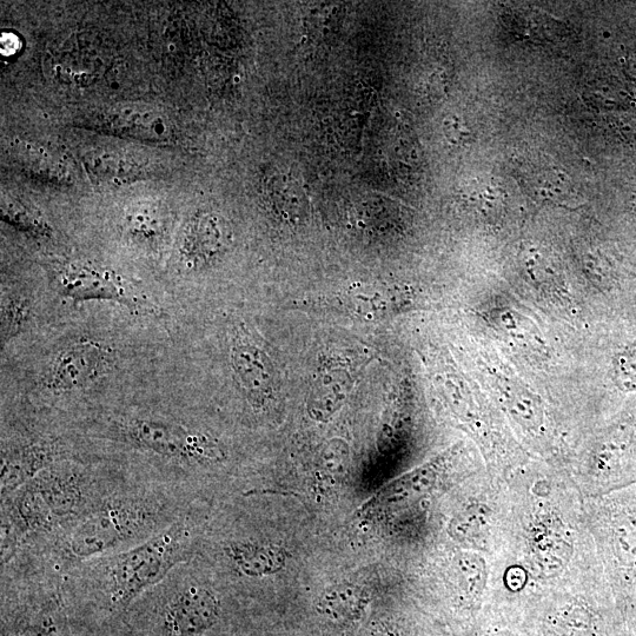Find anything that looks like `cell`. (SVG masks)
<instances>
[{
	"label": "cell",
	"mask_w": 636,
	"mask_h": 636,
	"mask_svg": "<svg viewBox=\"0 0 636 636\" xmlns=\"http://www.w3.org/2000/svg\"><path fill=\"white\" fill-rule=\"evenodd\" d=\"M196 505L202 503L131 479L82 518L22 549L2 573L62 582L86 561L155 538Z\"/></svg>",
	"instance_id": "1"
},
{
	"label": "cell",
	"mask_w": 636,
	"mask_h": 636,
	"mask_svg": "<svg viewBox=\"0 0 636 636\" xmlns=\"http://www.w3.org/2000/svg\"><path fill=\"white\" fill-rule=\"evenodd\" d=\"M92 439L136 460L124 470L131 479L202 503L205 475L229 461L225 443L182 417L134 412L106 417Z\"/></svg>",
	"instance_id": "2"
},
{
	"label": "cell",
	"mask_w": 636,
	"mask_h": 636,
	"mask_svg": "<svg viewBox=\"0 0 636 636\" xmlns=\"http://www.w3.org/2000/svg\"><path fill=\"white\" fill-rule=\"evenodd\" d=\"M204 530L203 505H196L155 538L82 563L62 580L65 605L95 607L116 618L127 614L175 568L196 558Z\"/></svg>",
	"instance_id": "3"
},
{
	"label": "cell",
	"mask_w": 636,
	"mask_h": 636,
	"mask_svg": "<svg viewBox=\"0 0 636 636\" xmlns=\"http://www.w3.org/2000/svg\"><path fill=\"white\" fill-rule=\"evenodd\" d=\"M131 477L108 463L69 459L53 463L2 499L0 565L31 543L69 525L121 488Z\"/></svg>",
	"instance_id": "4"
},
{
	"label": "cell",
	"mask_w": 636,
	"mask_h": 636,
	"mask_svg": "<svg viewBox=\"0 0 636 636\" xmlns=\"http://www.w3.org/2000/svg\"><path fill=\"white\" fill-rule=\"evenodd\" d=\"M137 602L154 614V636H207L223 612L220 594L195 559L175 568Z\"/></svg>",
	"instance_id": "5"
},
{
	"label": "cell",
	"mask_w": 636,
	"mask_h": 636,
	"mask_svg": "<svg viewBox=\"0 0 636 636\" xmlns=\"http://www.w3.org/2000/svg\"><path fill=\"white\" fill-rule=\"evenodd\" d=\"M79 459L75 443L52 434L3 435L0 496L15 493L53 463Z\"/></svg>",
	"instance_id": "6"
},
{
	"label": "cell",
	"mask_w": 636,
	"mask_h": 636,
	"mask_svg": "<svg viewBox=\"0 0 636 636\" xmlns=\"http://www.w3.org/2000/svg\"><path fill=\"white\" fill-rule=\"evenodd\" d=\"M112 351L106 344L79 341L59 351L42 379V389L51 395H65L88 388L108 371Z\"/></svg>",
	"instance_id": "7"
},
{
	"label": "cell",
	"mask_w": 636,
	"mask_h": 636,
	"mask_svg": "<svg viewBox=\"0 0 636 636\" xmlns=\"http://www.w3.org/2000/svg\"><path fill=\"white\" fill-rule=\"evenodd\" d=\"M57 286L62 296L72 301H110L134 309L145 307L136 289L109 270L69 265L59 271Z\"/></svg>",
	"instance_id": "8"
},
{
	"label": "cell",
	"mask_w": 636,
	"mask_h": 636,
	"mask_svg": "<svg viewBox=\"0 0 636 636\" xmlns=\"http://www.w3.org/2000/svg\"><path fill=\"white\" fill-rule=\"evenodd\" d=\"M528 543L534 566L545 578L561 574L574 553L572 532L554 513L542 514L535 519Z\"/></svg>",
	"instance_id": "9"
},
{
	"label": "cell",
	"mask_w": 636,
	"mask_h": 636,
	"mask_svg": "<svg viewBox=\"0 0 636 636\" xmlns=\"http://www.w3.org/2000/svg\"><path fill=\"white\" fill-rule=\"evenodd\" d=\"M217 553L231 573L247 580H261L280 572L288 559V553L275 543L251 538L221 542Z\"/></svg>",
	"instance_id": "10"
},
{
	"label": "cell",
	"mask_w": 636,
	"mask_h": 636,
	"mask_svg": "<svg viewBox=\"0 0 636 636\" xmlns=\"http://www.w3.org/2000/svg\"><path fill=\"white\" fill-rule=\"evenodd\" d=\"M231 367L238 383L253 407L261 409L274 393L273 364L249 337L238 335L230 350Z\"/></svg>",
	"instance_id": "11"
},
{
	"label": "cell",
	"mask_w": 636,
	"mask_h": 636,
	"mask_svg": "<svg viewBox=\"0 0 636 636\" xmlns=\"http://www.w3.org/2000/svg\"><path fill=\"white\" fill-rule=\"evenodd\" d=\"M230 242V228L222 217L205 214L194 218L181 240V262L188 269H200L215 261Z\"/></svg>",
	"instance_id": "12"
},
{
	"label": "cell",
	"mask_w": 636,
	"mask_h": 636,
	"mask_svg": "<svg viewBox=\"0 0 636 636\" xmlns=\"http://www.w3.org/2000/svg\"><path fill=\"white\" fill-rule=\"evenodd\" d=\"M454 454V449L447 450L446 453L435 457L434 460L426 463V465L390 483L388 487L384 488L373 500L367 503L366 509L371 514L384 513L386 510L420 498V496L428 493L429 490L436 486L437 481L446 472Z\"/></svg>",
	"instance_id": "13"
},
{
	"label": "cell",
	"mask_w": 636,
	"mask_h": 636,
	"mask_svg": "<svg viewBox=\"0 0 636 636\" xmlns=\"http://www.w3.org/2000/svg\"><path fill=\"white\" fill-rule=\"evenodd\" d=\"M99 125L112 134L145 142H167L172 134L167 118L156 111L131 106L104 112L99 118Z\"/></svg>",
	"instance_id": "14"
},
{
	"label": "cell",
	"mask_w": 636,
	"mask_h": 636,
	"mask_svg": "<svg viewBox=\"0 0 636 636\" xmlns=\"http://www.w3.org/2000/svg\"><path fill=\"white\" fill-rule=\"evenodd\" d=\"M89 174L102 183L122 184L136 180L142 174L137 159L121 151L95 150L85 159Z\"/></svg>",
	"instance_id": "15"
},
{
	"label": "cell",
	"mask_w": 636,
	"mask_h": 636,
	"mask_svg": "<svg viewBox=\"0 0 636 636\" xmlns=\"http://www.w3.org/2000/svg\"><path fill=\"white\" fill-rule=\"evenodd\" d=\"M455 581L470 601H479L488 581L486 561L479 554L461 553L453 565Z\"/></svg>",
	"instance_id": "16"
},
{
	"label": "cell",
	"mask_w": 636,
	"mask_h": 636,
	"mask_svg": "<svg viewBox=\"0 0 636 636\" xmlns=\"http://www.w3.org/2000/svg\"><path fill=\"white\" fill-rule=\"evenodd\" d=\"M492 513L490 509L476 503L461 510L450 522L449 534L457 542L474 543L480 541L486 535L490 526Z\"/></svg>",
	"instance_id": "17"
},
{
	"label": "cell",
	"mask_w": 636,
	"mask_h": 636,
	"mask_svg": "<svg viewBox=\"0 0 636 636\" xmlns=\"http://www.w3.org/2000/svg\"><path fill=\"white\" fill-rule=\"evenodd\" d=\"M129 234L142 243L155 244L164 235L162 212L155 205L139 204L130 208L125 217Z\"/></svg>",
	"instance_id": "18"
},
{
	"label": "cell",
	"mask_w": 636,
	"mask_h": 636,
	"mask_svg": "<svg viewBox=\"0 0 636 636\" xmlns=\"http://www.w3.org/2000/svg\"><path fill=\"white\" fill-rule=\"evenodd\" d=\"M502 392L505 395L508 412L516 422H519L529 432H536L542 427L541 404L532 394L518 386H510L509 382L506 383V388Z\"/></svg>",
	"instance_id": "19"
},
{
	"label": "cell",
	"mask_w": 636,
	"mask_h": 636,
	"mask_svg": "<svg viewBox=\"0 0 636 636\" xmlns=\"http://www.w3.org/2000/svg\"><path fill=\"white\" fill-rule=\"evenodd\" d=\"M549 636H594L591 612L582 605H568L556 612L548 628Z\"/></svg>",
	"instance_id": "20"
},
{
	"label": "cell",
	"mask_w": 636,
	"mask_h": 636,
	"mask_svg": "<svg viewBox=\"0 0 636 636\" xmlns=\"http://www.w3.org/2000/svg\"><path fill=\"white\" fill-rule=\"evenodd\" d=\"M13 148V158L19 164L25 165L33 174H41L42 176L51 178V180L63 181L66 176L62 164L58 163L55 158L51 157L42 149L32 147V145L22 144Z\"/></svg>",
	"instance_id": "21"
},
{
	"label": "cell",
	"mask_w": 636,
	"mask_h": 636,
	"mask_svg": "<svg viewBox=\"0 0 636 636\" xmlns=\"http://www.w3.org/2000/svg\"><path fill=\"white\" fill-rule=\"evenodd\" d=\"M31 303L23 295L6 296L2 303V344L8 343L21 333L30 321Z\"/></svg>",
	"instance_id": "22"
},
{
	"label": "cell",
	"mask_w": 636,
	"mask_h": 636,
	"mask_svg": "<svg viewBox=\"0 0 636 636\" xmlns=\"http://www.w3.org/2000/svg\"><path fill=\"white\" fill-rule=\"evenodd\" d=\"M613 548L622 565L636 567V522L624 516L614 522L612 529Z\"/></svg>",
	"instance_id": "23"
},
{
	"label": "cell",
	"mask_w": 636,
	"mask_h": 636,
	"mask_svg": "<svg viewBox=\"0 0 636 636\" xmlns=\"http://www.w3.org/2000/svg\"><path fill=\"white\" fill-rule=\"evenodd\" d=\"M2 211L4 220L16 225L17 228H21L31 234H48L49 227L43 221V218L35 214L26 205L21 204V202L9 200V198L4 200L3 198Z\"/></svg>",
	"instance_id": "24"
},
{
	"label": "cell",
	"mask_w": 636,
	"mask_h": 636,
	"mask_svg": "<svg viewBox=\"0 0 636 636\" xmlns=\"http://www.w3.org/2000/svg\"><path fill=\"white\" fill-rule=\"evenodd\" d=\"M500 324L506 333L513 337L516 341H520L527 346H538L541 339L536 333L534 326H529V321L525 320L519 314L516 315L513 311H506L500 316Z\"/></svg>",
	"instance_id": "25"
},
{
	"label": "cell",
	"mask_w": 636,
	"mask_h": 636,
	"mask_svg": "<svg viewBox=\"0 0 636 636\" xmlns=\"http://www.w3.org/2000/svg\"><path fill=\"white\" fill-rule=\"evenodd\" d=\"M614 380L624 392L636 390V349L625 351L614 364Z\"/></svg>",
	"instance_id": "26"
},
{
	"label": "cell",
	"mask_w": 636,
	"mask_h": 636,
	"mask_svg": "<svg viewBox=\"0 0 636 636\" xmlns=\"http://www.w3.org/2000/svg\"><path fill=\"white\" fill-rule=\"evenodd\" d=\"M527 580V573L521 567H510L505 575L506 586L513 592H519L525 588Z\"/></svg>",
	"instance_id": "27"
},
{
	"label": "cell",
	"mask_w": 636,
	"mask_h": 636,
	"mask_svg": "<svg viewBox=\"0 0 636 636\" xmlns=\"http://www.w3.org/2000/svg\"><path fill=\"white\" fill-rule=\"evenodd\" d=\"M19 48H21V42H19L18 37L12 35V33H4L2 36V51L4 55H13Z\"/></svg>",
	"instance_id": "28"
},
{
	"label": "cell",
	"mask_w": 636,
	"mask_h": 636,
	"mask_svg": "<svg viewBox=\"0 0 636 636\" xmlns=\"http://www.w3.org/2000/svg\"><path fill=\"white\" fill-rule=\"evenodd\" d=\"M490 636H520L512 631H509V629H499V631H495L494 633L490 634Z\"/></svg>",
	"instance_id": "29"
}]
</instances>
